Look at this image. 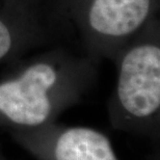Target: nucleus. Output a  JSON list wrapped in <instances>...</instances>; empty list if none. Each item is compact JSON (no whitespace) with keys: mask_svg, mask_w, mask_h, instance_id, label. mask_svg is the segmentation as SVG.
I'll return each mask as SVG.
<instances>
[{"mask_svg":"<svg viewBox=\"0 0 160 160\" xmlns=\"http://www.w3.org/2000/svg\"><path fill=\"white\" fill-rule=\"evenodd\" d=\"M6 66L0 75V129L9 132L57 122L95 88L100 62L60 43Z\"/></svg>","mask_w":160,"mask_h":160,"instance_id":"nucleus-1","label":"nucleus"},{"mask_svg":"<svg viewBox=\"0 0 160 160\" xmlns=\"http://www.w3.org/2000/svg\"><path fill=\"white\" fill-rule=\"evenodd\" d=\"M72 42L101 63L158 18L160 0H48Z\"/></svg>","mask_w":160,"mask_h":160,"instance_id":"nucleus-3","label":"nucleus"},{"mask_svg":"<svg viewBox=\"0 0 160 160\" xmlns=\"http://www.w3.org/2000/svg\"><path fill=\"white\" fill-rule=\"evenodd\" d=\"M150 160H160L159 159V155H154Z\"/></svg>","mask_w":160,"mask_h":160,"instance_id":"nucleus-7","label":"nucleus"},{"mask_svg":"<svg viewBox=\"0 0 160 160\" xmlns=\"http://www.w3.org/2000/svg\"><path fill=\"white\" fill-rule=\"evenodd\" d=\"M0 160H8V159L4 156V154H3V152H2L1 148H0Z\"/></svg>","mask_w":160,"mask_h":160,"instance_id":"nucleus-6","label":"nucleus"},{"mask_svg":"<svg viewBox=\"0 0 160 160\" xmlns=\"http://www.w3.org/2000/svg\"><path fill=\"white\" fill-rule=\"evenodd\" d=\"M2 1H4V0H0V2H2Z\"/></svg>","mask_w":160,"mask_h":160,"instance_id":"nucleus-8","label":"nucleus"},{"mask_svg":"<svg viewBox=\"0 0 160 160\" xmlns=\"http://www.w3.org/2000/svg\"><path fill=\"white\" fill-rule=\"evenodd\" d=\"M8 133L37 160H120L109 137L92 127L54 122L37 129Z\"/></svg>","mask_w":160,"mask_h":160,"instance_id":"nucleus-5","label":"nucleus"},{"mask_svg":"<svg viewBox=\"0 0 160 160\" xmlns=\"http://www.w3.org/2000/svg\"><path fill=\"white\" fill-rule=\"evenodd\" d=\"M118 76L107 102L112 129L158 140L160 136V22L147 24L117 53Z\"/></svg>","mask_w":160,"mask_h":160,"instance_id":"nucleus-2","label":"nucleus"},{"mask_svg":"<svg viewBox=\"0 0 160 160\" xmlns=\"http://www.w3.org/2000/svg\"><path fill=\"white\" fill-rule=\"evenodd\" d=\"M71 39L48 0L0 2V66Z\"/></svg>","mask_w":160,"mask_h":160,"instance_id":"nucleus-4","label":"nucleus"}]
</instances>
